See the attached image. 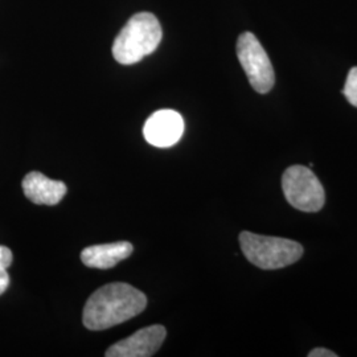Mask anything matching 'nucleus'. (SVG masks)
<instances>
[{
  "instance_id": "11",
  "label": "nucleus",
  "mask_w": 357,
  "mask_h": 357,
  "mask_svg": "<svg viewBox=\"0 0 357 357\" xmlns=\"http://www.w3.org/2000/svg\"><path fill=\"white\" fill-rule=\"evenodd\" d=\"M343 94L347 101L357 107V66L352 68L347 76Z\"/></svg>"
},
{
  "instance_id": "7",
  "label": "nucleus",
  "mask_w": 357,
  "mask_h": 357,
  "mask_svg": "<svg viewBox=\"0 0 357 357\" xmlns=\"http://www.w3.org/2000/svg\"><path fill=\"white\" fill-rule=\"evenodd\" d=\"M184 132V119L175 110H159L144 123L143 135L150 144L167 149L176 144Z\"/></svg>"
},
{
  "instance_id": "4",
  "label": "nucleus",
  "mask_w": 357,
  "mask_h": 357,
  "mask_svg": "<svg viewBox=\"0 0 357 357\" xmlns=\"http://www.w3.org/2000/svg\"><path fill=\"white\" fill-rule=\"evenodd\" d=\"M282 190L289 204L302 212H319L324 205V188L315 174L305 166L287 168L282 176Z\"/></svg>"
},
{
  "instance_id": "2",
  "label": "nucleus",
  "mask_w": 357,
  "mask_h": 357,
  "mask_svg": "<svg viewBox=\"0 0 357 357\" xmlns=\"http://www.w3.org/2000/svg\"><path fill=\"white\" fill-rule=\"evenodd\" d=\"M162 26L155 15L137 13L115 38L113 56L119 64H137L155 52L162 41Z\"/></svg>"
},
{
  "instance_id": "6",
  "label": "nucleus",
  "mask_w": 357,
  "mask_h": 357,
  "mask_svg": "<svg viewBox=\"0 0 357 357\" xmlns=\"http://www.w3.org/2000/svg\"><path fill=\"white\" fill-rule=\"evenodd\" d=\"M166 328L160 324L150 326L135 332L123 340L112 345L105 356L150 357L153 356L166 339Z\"/></svg>"
},
{
  "instance_id": "10",
  "label": "nucleus",
  "mask_w": 357,
  "mask_h": 357,
  "mask_svg": "<svg viewBox=\"0 0 357 357\" xmlns=\"http://www.w3.org/2000/svg\"><path fill=\"white\" fill-rule=\"evenodd\" d=\"M13 252L7 246L0 245V295L8 289L10 275L7 268L13 264Z\"/></svg>"
},
{
  "instance_id": "1",
  "label": "nucleus",
  "mask_w": 357,
  "mask_h": 357,
  "mask_svg": "<svg viewBox=\"0 0 357 357\" xmlns=\"http://www.w3.org/2000/svg\"><path fill=\"white\" fill-rule=\"evenodd\" d=\"M146 295L128 283L115 282L91 294L84 307L82 321L90 331H103L143 312Z\"/></svg>"
},
{
  "instance_id": "3",
  "label": "nucleus",
  "mask_w": 357,
  "mask_h": 357,
  "mask_svg": "<svg viewBox=\"0 0 357 357\" xmlns=\"http://www.w3.org/2000/svg\"><path fill=\"white\" fill-rule=\"evenodd\" d=\"M240 243L246 259L264 270L290 266L303 255V246L301 243L281 237L243 231L240 234Z\"/></svg>"
},
{
  "instance_id": "9",
  "label": "nucleus",
  "mask_w": 357,
  "mask_h": 357,
  "mask_svg": "<svg viewBox=\"0 0 357 357\" xmlns=\"http://www.w3.org/2000/svg\"><path fill=\"white\" fill-rule=\"evenodd\" d=\"M132 252L134 246L128 241L93 245L82 250L81 261L88 268L106 270L114 268L121 261L132 255Z\"/></svg>"
},
{
  "instance_id": "12",
  "label": "nucleus",
  "mask_w": 357,
  "mask_h": 357,
  "mask_svg": "<svg viewBox=\"0 0 357 357\" xmlns=\"http://www.w3.org/2000/svg\"><path fill=\"white\" fill-rule=\"evenodd\" d=\"M308 357H337V355L326 348H315L308 354Z\"/></svg>"
},
{
  "instance_id": "5",
  "label": "nucleus",
  "mask_w": 357,
  "mask_h": 357,
  "mask_svg": "<svg viewBox=\"0 0 357 357\" xmlns=\"http://www.w3.org/2000/svg\"><path fill=\"white\" fill-rule=\"evenodd\" d=\"M237 57L252 88L266 94L275 84V76L268 53L252 32H243L237 40Z\"/></svg>"
},
{
  "instance_id": "8",
  "label": "nucleus",
  "mask_w": 357,
  "mask_h": 357,
  "mask_svg": "<svg viewBox=\"0 0 357 357\" xmlns=\"http://www.w3.org/2000/svg\"><path fill=\"white\" fill-rule=\"evenodd\" d=\"M23 191L26 199L33 204H59L66 193V185L63 181L52 180L41 172H29L23 178Z\"/></svg>"
}]
</instances>
